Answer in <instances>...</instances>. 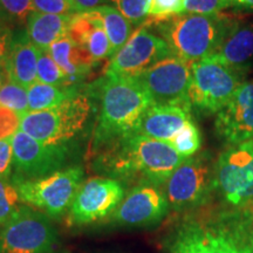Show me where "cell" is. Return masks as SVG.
Listing matches in <instances>:
<instances>
[{
    "label": "cell",
    "mask_w": 253,
    "mask_h": 253,
    "mask_svg": "<svg viewBox=\"0 0 253 253\" xmlns=\"http://www.w3.org/2000/svg\"><path fill=\"white\" fill-rule=\"evenodd\" d=\"M172 55L162 38L155 36L145 27H140L118 54L113 56L106 74L135 78Z\"/></svg>",
    "instance_id": "cell-15"
},
{
    "label": "cell",
    "mask_w": 253,
    "mask_h": 253,
    "mask_svg": "<svg viewBox=\"0 0 253 253\" xmlns=\"http://www.w3.org/2000/svg\"><path fill=\"white\" fill-rule=\"evenodd\" d=\"M73 15L45 14L33 11L28 17L27 34L38 48L48 49L56 41L67 37Z\"/></svg>",
    "instance_id": "cell-22"
},
{
    "label": "cell",
    "mask_w": 253,
    "mask_h": 253,
    "mask_svg": "<svg viewBox=\"0 0 253 253\" xmlns=\"http://www.w3.org/2000/svg\"><path fill=\"white\" fill-rule=\"evenodd\" d=\"M214 194L225 207L253 208V141L220 153L214 164Z\"/></svg>",
    "instance_id": "cell-8"
},
{
    "label": "cell",
    "mask_w": 253,
    "mask_h": 253,
    "mask_svg": "<svg viewBox=\"0 0 253 253\" xmlns=\"http://www.w3.org/2000/svg\"><path fill=\"white\" fill-rule=\"evenodd\" d=\"M13 33L7 25L0 23V67H5L11 50Z\"/></svg>",
    "instance_id": "cell-36"
},
{
    "label": "cell",
    "mask_w": 253,
    "mask_h": 253,
    "mask_svg": "<svg viewBox=\"0 0 253 253\" xmlns=\"http://www.w3.org/2000/svg\"><path fill=\"white\" fill-rule=\"evenodd\" d=\"M36 12L45 14L74 15L79 13L74 4L69 0H32Z\"/></svg>",
    "instance_id": "cell-33"
},
{
    "label": "cell",
    "mask_w": 253,
    "mask_h": 253,
    "mask_svg": "<svg viewBox=\"0 0 253 253\" xmlns=\"http://www.w3.org/2000/svg\"><path fill=\"white\" fill-rule=\"evenodd\" d=\"M12 137L0 140V178L11 179L12 175H13V147H12Z\"/></svg>",
    "instance_id": "cell-35"
},
{
    "label": "cell",
    "mask_w": 253,
    "mask_h": 253,
    "mask_svg": "<svg viewBox=\"0 0 253 253\" xmlns=\"http://www.w3.org/2000/svg\"><path fill=\"white\" fill-rule=\"evenodd\" d=\"M67 37L73 42L87 49L95 62L108 58L110 54V41L102 18L96 9L73 15Z\"/></svg>",
    "instance_id": "cell-17"
},
{
    "label": "cell",
    "mask_w": 253,
    "mask_h": 253,
    "mask_svg": "<svg viewBox=\"0 0 253 253\" xmlns=\"http://www.w3.org/2000/svg\"><path fill=\"white\" fill-rule=\"evenodd\" d=\"M21 116L13 110L0 106V140L14 136L20 129Z\"/></svg>",
    "instance_id": "cell-34"
},
{
    "label": "cell",
    "mask_w": 253,
    "mask_h": 253,
    "mask_svg": "<svg viewBox=\"0 0 253 253\" xmlns=\"http://www.w3.org/2000/svg\"><path fill=\"white\" fill-rule=\"evenodd\" d=\"M8 81V74H7V69L5 67H0V89L1 87L4 86L6 82Z\"/></svg>",
    "instance_id": "cell-39"
},
{
    "label": "cell",
    "mask_w": 253,
    "mask_h": 253,
    "mask_svg": "<svg viewBox=\"0 0 253 253\" xmlns=\"http://www.w3.org/2000/svg\"><path fill=\"white\" fill-rule=\"evenodd\" d=\"M112 2L131 25H142L149 17L151 0H112Z\"/></svg>",
    "instance_id": "cell-30"
},
{
    "label": "cell",
    "mask_w": 253,
    "mask_h": 253,
    "mask_svg": "<svg viewBox=\"0 0 253 253\" xmlns=\"http://www.w3.org/2000/svg\"><path fill=\"white\" fill-rule=\"evenodd\" d=\"M73 2H74L75 8L80 13V12L93 11L100 6H103L106 0H73Z\"/></svg>",
    "instance_id": "cell-37"
},
{
    "label": "cell",
    "mask_w": 253,
    "mask_h": 253,
    "mask_svg": "<svg viewBox=\"0 0 253 253\" xmlns=\"http://www.w3.org/2000/svg\"><path fill=\"white\" fill-rule=\"evenodd\" d=\"M216 132L230 145L253 141V81L243 82L217 113Z\"/></svg>",
    "instance_id": "cell-16"
},
{
    "label": "cell",
    "mask_w": 253,
    "mask_h": 253,
    "mask_svg": "<svg viewBox=\"0 0 253 253\" xmlns=\"http://www.w3.org/2000/svg\"><path fill=\"white\" fill-rule=\"evenodd\" d=\"M101 113L96 138L101 143L136 132L144 113L153 106L137 78L107 75L100 91Z\"/></svg>",
    "instance_id": "cell-3"
},
{
    "label": "cell",
    "mask_w": 253,
    "mask_h": 253,
    "mask_svg": "<svg viewBox=\"0 0 253 253\" xmlns=\"http://www.w3.org/2000/svg\"><path fill=\"white\" fill-rule=\"evenodd\" d=\"M59 253H68V252H66V251H63V252H59Z\"/></svg>",
    "instance_id": "cell-40"
},
{
    "label": "cell",
    "mask_w": 253,
    "mask_h": 253,
    "mask_svg": "<svg viewBox=\"0 0 253 253\" xmlns=\"http://www.w3.org/2000/svg\"><path fill=\"white\" fill-rule=\"evenodd\" d=\"M69 1H72V2H73V0H69ZM73 4H74V2H73Z\"/></svg>",
    "instance_id": "cell-41"
},
{
    "label": "cell",
    "mask_w": 253,
    "mask_h": 253,
    "mask_svg": "<svg viewBox=\"0 0 253 253\" xmlns=\"http://www.w3.org/2000/svg\"><path fill=\"white\" fill-rule=\"evenodd\" d=\"M232 21L220 13H182L156 25L172 54L194 63L214 54Z\"/></svg>",
    "instance_id": "cell-4"
},
{
    "label": "cell",
    "mask_w": 253,
    "mask_h": 253,
    "mask_svg": "<svg viewBox=\"0 0 253 253\" xmlns=\"http://www.w3.org/2000/svg\"><path fill=\"white\" fill-rule=\"evenodd\" d=\"M0 106L13 110L23 118L30 113L27 88L8 80L0 89Z\"/></svg>",
    "instance_id": "cell-26"
},
{
    "label": "cell",
    "mask_w": 253,
    "mask_h": 253,
    "mask_svg": "<svg viewBox=\"0 0 253 253\" xmlns=\"http://www.w3.org/2000/svg\"><path fill=\"white\" fill-rule=\"evenodd\" d=\"M103 20L104 30L110 41V54L114 56L131 37V24L119 9L113 6L103 5L95 8Z\"/></svg>",
    "instance_id": "cell-23"
},
{
    "label": "cell",
    "mask_w": 253,
    "mask_h": 253,
    "mask_svg": "<svg viewBox=\"0 0 253 253\" xmlns=\"http://www.w3.org/2000/svg\"><path fill=\"white\" fill-rule=\"evenodd\" d=\"M90 102L75 94L54 109L30 112L21 118L20 130L46 144H67L86 125Z\"/></svg>",
    "instance_id": "cell-7"
},
{
    "label": "cell",
    "mask_w": 253,
    "mask_h": 253,
    "mask_svg": "<svg viewBox=\"0 0 253 253\" xmlns=\"http://www.w3.org/2000/svg\"><path fill=\"white\" fill-rule=\"evenodd\" d=\"M136 78L149 93L154 104L191 109L189 99L191 63L172 55Z\"/></svg>",
    "instance_id": "cell-12"
},
{
    "label": "cell",
    "mask_w": 253,
    "mask_h": 253,
    "mask_svg": "<svg viewBox=\"0 0 253 253\" xmlns=\"http://www.w3.org/2000/svg\"><path fill=\"white\" fill-rule=\"evenodd\" d=\"M84 176L81 167H69L42 178L12 182L21 203L46 213L52 219H60L68 212L84 183Z\"/></svg>",
    "instance_id": "cell-6"
},
{
    "label": "cell",
    "mask_w": 253,
    "mask_h": 253,
    "mask_svg": "<svg viewBox=\"0 0 253 253\" xmlns=\"http://www.w3.org/2000/svg\"><path fill=\"white\" fill-rule=\"evenodd\" d=\"M240 77V73L213 56L191 63V108L203 114L219 113L243 84Z\"/></svg>",
    "instance_id": "cell-9"
},
{
    "label": "cell",
    "mask_w": 253,
    "mask_h": 253,
    "mask_svg": "<svg viewBox=\"0 0 253 253\" xmlns=\"http://www.w3.org/2000/svg\"><path fill=\"white\" fill-rule=\"evenodd\" d=\"M233 7L231 0H183V13L213 15Z\"/></svg>",
    "instance_id": "cell-31"
},
{
    "label": "cell",
    "mask_w": 253,
    "mask_h": 253,
    "mask_svg": "<svg viewBox=\"0 0 253 253\" xmlns=\"http://www.w3.org/2000/svg\"><path fill=\"white\" fill-rule=\"evenodd\" d=\"M27 91L30 112L54 109L73 95L77 94V91L73 90L72 87L50 86L38 81L27 88Z\"/></svg>",
    "instance_id": "cell-24"
},
{
    "label": "cell",
    "mask_w": 253,
    "mask_h": 253,
    "mask_svg": "<svg viewBox=\"0 0 253 253\" xmlns=\"http://www.w3.org/2000/svg\"><path fill=\"white\" fill-rule=\"evenodd\" d=\"M213 58L242 74L253 63V25L233 20Z\"/></svg>",
    "instance_id": "cell-18"
},
{
    "label": "cell",
    "mask_w": 253,
    "mask_h": 253,
    "mask_svg": "<svg viewBox=\"0 0 253 253\" xmlns=\"http://www.w3.org/2000/svg\"><path fill=\"white\" fill-rule=\"evenodd\" d=\"M47 50L67 75L71 87L90 71L95 62L87 49L73 42L68 37L58 40Z\"/></svg>",
    "instance_id": "cell-21"
},
{
    "label": "cell",
    "mask_w": 253,
    "mask_h": 253,
    "mask_svg": "<svg viewBox=\"0 0 253 253\" xmlns=\"http://www.w3.org/2000/svg\"><path fill=\"white\" fill-rule=\"evenodd\" d=\"M125 198L118 179L94 177L82 183L68 210L69 225H88L112 216Z\"/></svg>",
    "instance_id": "cell-13"
},
{
    "label": "cell",
    "mask_w": 253,
    "mask_h": 253,
    "mask_svg": "<svg viewBox=\"0 0 253 253\" xmlns=\"http://www.w3.org/2000/svg\"><path fill=\"white\" fill-rule=\"evenodd\" d=\"M56 242L52 218L26 204L0 229V253H49Z\"/></svg>",
    "instance_id": "cell-10"
},
{
    "label": "cell",
    "mask_w": 253,
    "mask_h": 253,
    "mask_svg": "<svg viewBox=\"0 0 253 253\" xmlns=\"http://www.w3.org/2000/svg\"><path fill=\"white\" fill-rule=\"evenodd\" d=\"M6 69L8 80L25 88L37 82L38 47L32 42L27 32L13 36Z\"/></svg>",
    "instance_id": "cell-20"
},
{
    "label": "cell",
    "mask_w": 253,
    "mask_h": 253,
    "mask_svg": "<svg viewBox=\"0 0 253 253\" xmlns=\"http://www.w3.org/2000/svg\"><path fill=\"white\" fill-rule=\"evenodd\" d=\"M184 160L170 142L131 132L109 140L108 147L95 160L94 169L118 181L162 186Z\"/></svg>",
    "instance_id": "cell-2"
},
{
    "label": "cell",
    "mask_w": 253,
    "mask_h": 253,
    "mask_svg": "<svg viewBox=\"0 0 253 253\" xmlns=\"http://www.w3.org/2000/svg\"><path fill=\"white\" fill-rule=\"evenodd\" d=\"M13 175L12 181L42 178L52 175L68 162V144H46L19 130L12 137Z\"/></svg>",
    "instance_id": "cell-11"
},
{
    "label": "cell",
    "mask_w": 253,
    "mask_h": 253,
    "mask_svg": "<svg viewBox=\"0 0 253 253\" xmlns=\"http://www.w3.org/2000/svg\"><path fill=\"white\" fill-rule=\"evenodd\" d=\"M37 81L56 87H71L68 78L47 49L38 48Z\"/></svg>",
    "instance_id": "cell-25"
},
{
    "label": "cell",
    "mask_w": 253,
    "mask_h": 253,
    "mask_svg": "<svg viewBox=\"0 0 253 253\" xmlns=\"http://www.w3.org/2000/svg\"><path fill=\"white\" fill-rule=\"evenodd\" d=\"M233 7L243 9H253V0H231Z\"/></svg>",
    "instance_id": "cell-38"
},
{
    "label": "cell",
    "mask_w": 253,
    "mask_h": 253,
    "mask_svg": "<svg viewBox=\"0 0 253 253\" xmlns=\"http://www.w3.org/2000/svg\"><path fill=\"white\" fill-rule=\"evenodd\" d=\"M33 11L32 0H0V23L23 24Z\"/></svg>",
    "instance_id": "cell-28"
},
{
    "label": "cell",
    "mask_w": 253,
    "mask_h": 253,
    "mask_svg": "<svg viewBox=\"0 0 253 253\" xmlns=\"http://www.w3.org/2000/svg\"><path fill=\"white\" fill-rule=\"evenodd\" d=\"M190 110L179 106L153 104L144 113L136 132L154 140L170 142L186 122L192 120Z\"/></svg>",
    "instance_id": "cell-19"
},
{
    "label": "cell",
    "mask_w": 253,
    "mask_h": 253,
    "mask_svg": "<svg viewBox=\"0 0 253 253\" xmlns=\"http://www.w3.org/2000/svg\"><path fill=\"white\" fill-rule=\"evenodd\" d=\"M182 13L183 0H151L149 17L155 24Z\"/></svg>",
    "instance_id": "cell-32"
},
{
    "label": "cell",
    "mask_w": 253,
    "mask_h": 253,
    "mask_svg": "<svg viewBox=\"0 0 253 253\" xmlns=\"http://www.w3.org/2000/svg\"><path fill=\"white\" fill-rule=\"evenodd\" d=\"M170 209L166 192L161 186L143 183L134 186L125 196L112 214L110 223L119 227H150L160 224Z\"/></svg>",
    "instance_id": "cell-14"
},
{
    "label": "cell",
    "mask_w": 253,
    "mask_h": 253,
    "mask_svg": "<svg viewBox=\"0 0 253 253\" xmlns=\"http://www.w3.org/2000/svg\"><path fill=\"white\" fill-rule=\"evenodd\" d=\"M169 253H253V208L223 205L186 214L166 240Z\"/></svg>",
    "instance_id": "cell-1"
},
{
    "label": "cell",
    "mask_w": 253,
    "mask_h": 253,
    "mask_svg": "<svg viewBox=\"0 0 253 253\" xmlns=\"http://www.w3.org/2000/svg\"><path fill=\"white\" fill-rule=\"evenodd\" d=\"M19 203L20 197L12 179L0 178V229L15 213L20 207Z\"/></svg>",
    "instance_id": "cell-29"
},
{
    "label": "cell",
    "mask_w": 253,
    "mask_h": 253,
    "mask_svg": "<svg viewBox=\"0 0 253 253\" xmlns=\"http://www.w3.org/2000/svg\"><path fill=\"white\" fill-rule=\"evenodd\" d=\"M214 164L208 151L185 158L164 184L171 210L192 212L210 203L214 194Z\"/></svg>",
    "instance_id": "cell-5"
},
{
    "label": "cell",
    "mask_w": 253,
    "mask_h": 253,
    "mask_svg": "<svg viewBox=\"0 0 253 253\" xmlns=\"http://www.w3.org/2000/svg\"><path fill=\"white\" fill-rule=\"evenodd\" d=\"M177 153L183 157L188 158L198 153L202 145V137L197 126L192 120L186 122V125L179 130L175 137L170 141Z\"/></svg>",
    "instance_id": "cell-27"
}]
</instances>
